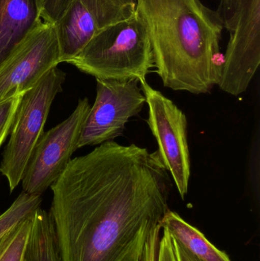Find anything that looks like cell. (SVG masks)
Returning a JSON list of instances; mask_svg holds the SVG:
<instances>
[{
    "instance_id": "6da1fadb",
    "label": "cell",
    "mask_w": 260,
    "mask_h": 261,
    "mask_svg": "<svg viewBox=\"0 0 260 261\" xmlns=\"http://www.w3.org/2000/svg\"><path fill=\"white\" fill-rule=\"evenodd\" d=\"M172 182L158 152L107 141L72 159L52 184L62 261H140L169 210Z\"/></svg>"
},
{
    "instance_id": "7a4b0ae2",
    "label": "cell",
    "mask_w": 260,
    "mask_h": 261,
    "mask_svg": "<svg viewBox=\"0 0 260 261\" xmlns=\"http://www.w3.org/2000/svg\"><path fill=\"white\" fill-rule=\"evenodd\" d=\"M135 4L165 87L203 94L218 85L224 29L218 11L201 0H136Z\"/></svg>"
},
{
    "instance_id": "3957f363",
    "label": "cell",
    "mask_w": 260,
    "mask_h": 261,
    "mask_svg": "<svg viewBox=\"0 0 260 261\" xmlns=\"http://www.w3.org/2000/svg\"><path fill=\"white\" fill-rule=\"evenodd\" d=\"M68 64L96 79H146L154 62L145 21L135 9L128 18L100 29Z\"/></svg>"
},
{
    "instance_id": "277c9868",
    "label": "cell",
    "mask_w": 260,
    "mask_h": 261,
    "mask_svg": "<svg viewBox=\"0 0 260 261\" xmlns=\"http://www.w3.org/2000/svg\"><path fill=\"white\" fill-rule=\"evenodd\" d=\"M65 80L66 73L53 67L21 96L0 164V172L7 179L11 192L22 179L34 147L44 132L52 102L63 91Z\"/></svg>"
},
{
    "instance_id": "5b68a950",
    "label": "cell",
    "mask_w": 260,
    "mask_h": 261,
    "mask_svg": "<svg viewBox=\"0 0 260 261\" xmlns=\"http://www.w3.org/2000/svg\"><path fill=\"white\" fill-rule=\"evenodd\" d=\"M219 15L230 39L218 85L239 96L248 88L260 64V0H234Z\"/></svg>"
},
{
    "instance_id": "8992f818",
    "label": "cell",
    "mask_w": 260,
    "mask_h": 261,
    "mask_svg": "<svg viewBox=\"0 0 260 261\" xmlns=\"http://www.w3.org/2000/svg\"><path fill=\"white\" fill-rule=\"evenodd\" d=\"M90 108L87 98L79 99L65 121L43 132L26 165L21 179L23 191L41 196L65 171L72 155L78 149Z\"/></svg>"
},
{
    "instance_id": "52a82bcc",
    "label": "cell",
    "mask_w": 260,
    "mask_h": 261,
    "mask_svg": "<svg viewBox=\"0 0 260 261\" xmlns=\"http://www.w3.org/2000/svg\"><path fill=\"white\" fill-rule=\"evenodd\" d=\"M139 84L148 107L147 122L158 144L157 152L184 199L191 173L186 115L161 92L151 87L146 79L139 80Z\"/></svg>"
},
{
    "instance_id": "ba28073f",
    "label": "cell",
    "mask_w": 260,
    "mask_h": 261,
    "mask_svg": "<svg viewBox=\"0 0 260 261\" xmlns=\"http://www.w3.org/2000/svg\"><path fill=\"white\" fill-rule=\"evenodd\" d=\"M96 97L84 122L78 149L99 145L120 136L131 117L146 103L139 80L96 79Z\"/></svg>"
},
{
    "instance_id": "9c48e42d",
    "label": "cell",
    "mask_w": 260,
    "mask_h": 261,
    "mask_svg": "<svg viewBox=\"0 0 260 261\" xmlns=\"http://www.w3.org/2000/svg\"><path fill=\"white\" fill-rule=\"evenodd\" d=\"M61 63L54 24L41 21L0 66V103L33 88Z\"/></svg>"
},
{
    "instance_id": "30bf717a",
    "label": "cell",
    "mask_w": 260,
    "mask_h": 261,
    "mask_svg": "<svg viewBox=\"0 0 260 261\" xmlns=\"http://www.w3.org/2000/svg\"><path fill=\"white\" fill-rule=\"evenodd\" d=\"M119 20L91 10L81 0H73L54 23L61 63L76 58L95 34Z\"/></svg>"
},
{
    "instance_id": "8fae6325",
    "label": "cell",
    "mask_w": 260,
    "mask_h": 261,
    "mask_svg": "<svg viewBox=\"0 0 260 261\" xmlns=\"http://www.w3.org/2000/svg\"><path fill=\"white\" fill-rule=\"evenodd\" d=\"M41 21L36 0H0V66Z\"/></svg>"
},
{
    "instance_id": "7c38bea8",
    "label": "cell",
    "mask_w": 260,
    "mask_h": 261,
    "mask_svg": "<svg viewBox=\"0 0 260 261\" xmlns=\"http://www.w3.org/2000/svg\"><path fill=\"white\" fill-rule=\"evenodd\" d=\"M174 239L178 241L198 261H232L224 251L215 248L204 234L175 212L168 210L160 222Z\"/></svg>"
},
{
    "instance_id": "4fadbf2b",
    "label": "cell",
    "mask_w": 260,
    "mask_h": 261,
    "mask_svg": "<svg viewBox=\"0 0 260 261\" xmlns=\"http://www.w3.org/2000/svg\"><path fill=\"white\" fill-rule=\"evenodd\" d=\"M21 261H62L53 221L41 207L34 213Z\"/></svg>"
},
{
    "instance_id": "5bb4252c",
    "label": "cell",
    "mask_w": 260,
    "mask_h": 261,
    "mask_svg": "<svg viewBox=\"0 0 260 261\" xmlns=\"http://www.w3.org/2000/svg\"><path fill=\"white\" fill-rule=\"evenodd\" d=\"M41 196L23 191L0 216V239L23 219L33 214L41 207Z\"/></svg>"
},
{
    "instance_id": "9a60e30c",
    "label": "cell",
    "mask_w": 260,
    "mask_h": 261,
    "mask_svg": "<svg viewBox=\"0 0 260 261\" xmlns=\"http://www.w3.org/2000/svg\"><path fill=\"white\" fill-rule=\"evenodd\" d=\"M33 215L23 219L0 239V261H21Z\"/></svg>"
},
{
    "instance_id": "2e32d148",
    "label": "cell",
    "mask_w": 260,
    "mask_h": 261,
    "mask_svg": "<svg viewBox=\"0 0 260 261\" xmlns=\"http://www.w3.org/2000/svg\"><path fill=\"white\" fill-rule=\"evenodd\" d=\"M140 261H177L172 237L160 224L150 236Z\"/></svg>"
},
{
    "instance_id": "e0dca14e",
    "label": "cell",
    "mask_w": 260,
    "mask_h": 261,
    "mask_svg": "<svg viewBox=\"0 0 260 261\" xmlns=\"http://www.w3.org/2000/svg\"><path fill=\"white\" fill-rule=\"evenodd\" d=\"M73 0H48L41 11V19L47 22L54 24L62 16L66 9ZM85 4L93 3L99 0H81ZM123 5H136L134 0H113Z\"/></svg>"
},
{
    "instance_id": "ac0fdd59",
    "label": "cell",
    "mask_w": 260,
    "mask_h": 261,
    "mask_svg": "<svg viewBox=\"0 0 260 261\" xmlns=\"http://www.w3.org/2000/svg\"><path fill=\"white\" fill-rule=\"evenodd\" d=\"M23 94L14 96L0 103V147L10 134L14 116Z\"/></svg>"
},
{
    "instance_id": "d6986e66",
    "label": "cell",
    "mask_w": 260,
    "mask_h": 261,
    "mask_svg": "<svg viewBox=\"0 0 260 261\" xmlns=\"http://www.w3.org/2000/svg\"><path fill=\"white\" fill-rule=\"evenodd\" d=\"M172 237V236H171ZM174 245V253H175L177 261H198L178 241L172 237Z\"/></svg>"
},
{
    "instance_id": "ffe728a7",
    "label": "cell",
    "mask_w": 260,
    "mask_h": 261,
    "mask_svg": "<svg viewBox=\"0 0 260 261\" xmlns=\"http://www.w3.org/2000/svg\"><path fill=\"white\" fill-rule=\"evenodd\" d=\"M48 0H36L37 3H38V6H39L41 12L42 11L43 8L45 6L46 3H47Z\"/></svg>"
}]
</instances>
